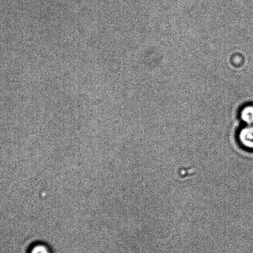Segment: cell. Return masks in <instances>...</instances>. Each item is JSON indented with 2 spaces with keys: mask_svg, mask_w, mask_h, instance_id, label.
Masks as SVG:
<instances>
[{
  "mask_svg": "<svg viewBox=\"0 0 253 253\" xmlns=\"http://www.w3.org/2000/svg\"><path fill=\"white\" fill-rule=\"evenodd\" d=\"M29 253H51L48 245L44 243H37L30 249Z\"/></svg>",
  "mask_w": 253,
  "mask_h": 253,
  "instance_id": "cell-3",
  "label": "cell"
},
{
  "mask_svg": "<svg viewBox=\"0 0 253 253\" xmlns=\"http://www.w3.org/2000/svg\"><path fill=\"white\" fill-rule=\"evenodd\" d=\"M240 118L245 125H253V104L243 106L240 111Z\"/></svg>",
  "mask_w": 253,
  "mask_h": 253,
  "instance_id": "cell-2",
  "label": "cell"
},
{
  "mask_svg": "<svg viewBox=\"0 0 253 253\" xmlns=\"http://www.w3.org/2000/svg\"><path fill=\"white\" fill-rule=\"evenodd\" d=\"M240 145L249 151H253V125H245L238 135Z\"/></svg>",
  "mask_w": 253,
  "mask_h": 253,
  "instance_id": "cell-1",
  "label": "cell"
}]
</instances>
